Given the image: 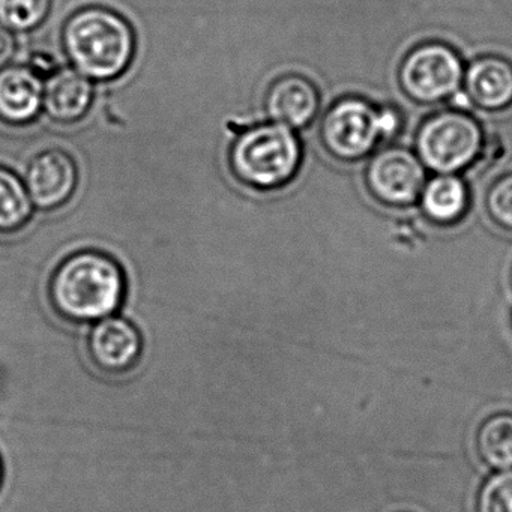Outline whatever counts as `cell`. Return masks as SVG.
I'll list each match as a JSON object with an SVG mask.
<instances>
[{
  "instance_id": "19",
  "label": "cell",
  "mask_w": 512,
  "mask_h": 512,
  "mask_svg": "<svg viewBox=\"0 0 512 512\" xmlns=\"http://www.w3.org/2000/svg\"><path fill=\"white\" fill-rule=\"evenodd\" d=\"M485 205L497 226L512 230V175L502 176L491 185Z\"/></svg>"
},
{
  "instance_id": "15",
  "label": "cell",
  "mask_w": 512,
  "mask_h": 512,
  "mask_svg": "<svg viewBox=\"0 0 512 512\" xmlns=\"http://www.w3.org/2000/svg\"><path fill=\"white\" fill-rule=\"evenodd\" d=\"M476 451L490 469H512L511 413H496L482 422L476 433Z\"/></svg>"
},
{
  "instance_id": "5",
  "label": "cell",
  "mask_w": 512,
  "mask_h": 512,
  "mask_svg": "<svg viewBox=\"0 0 512 512\" xmlns=\"http://www.w3.org/2000/svg\"><path fill=\"white\" fill-rule=\"evenodd\" d=\"M484 148L478 122L458 110L428 118L416 134V155L436 175H457L475 163Z\"/></svg>"
},
{
  "instance_id": "7",
  "label": "cell",
  "mask_w": 512,
  "mask_h": 512,
  "mask_svg": "<svg viewBox=\"0 0 512 512\" xmlns=\"http://www.w3.org/2000/svg\"><path fill=\"white\" fill-rule=\"evenodd\" d=\"M365 181L374 199L383 205L404 208L419 200L427 175L418 155L394 146L382 149L371 158Z\"/></svg>"
},
{
  "instance_id": "9",
  "label": "cell",
  "mask_w": 512,
  "mask_h": 512,
  "mask_svg": "<svg viewBox=\"0 0 512 512\" xmlns=\"http://www.w3.org/2000/svg\"><path fill=\"white\" fill-rule=\"evenodd\" d=\"M88 349L92 362L104 373H127L139 362L142 337L128 320L106 317L92 328Z\"/></svg>"
},
{
  "instance_id": "11",
  "label": "cell",
  "mask_w": 512,
  "mask_h": 512,
  "mask_svg": "<svg viewBox=\"0 0 512 512\" xmlns=\"http://www.w3.org/2000/svg\"><path fill=\"white\" fill-rule=\"evenodd\" d=\"M41 77L23 65L0 68V122L23 127L34 122L43 109Z\"/></svg>"
},
{
  "instance_id": "17",
  "label": "cell",
  "mask_w": 512,
  "mask_h": 512,
  "mask_svg": "<svg viewBox=\"0 0 512 512\" xmlns=\"http://www.w3.org/2000/svg\"><path fill=\"white\" fill-rule=\"evenodd\" d=\"M52 0H0V25L13 32H29L43 25Z\"/></svg>"
},
{
  "instance_id": "18",
  "label": "cell",
  "mask_w": 512,
  "mask_h": 512,
  "mask_svg": "<svg viewBox=\"0 0 512 512\" xmlns=\"http://www.w3.org/2000/svg\"><path fill=\"white\" fill-rule=\"evenodd\" d=\"M476 512H512V469L499 470L482 484Z\"/></svg>"
},
{
  "instance_id": "1",
  "label": "cell",
  "mask_w": 512,
  "mask_h": 512,
  "mask_svg": "<svg viewBox=\"0 0 512 512\" xmlns=\"http://www.w3.org/2000/svg\"><path fill=\"white\" fill-rule=\"evenodd\" d=\"M127 280L113 257L86 250L67 257L53 272L49 296L62 319L74 323L100 322L124 301Z\"/></svg>"
},
{
  "instance_id": "16",
  "label": "cell",
  "mask_w": 512,
  "mask_h": 512,
  "mask_svg": "<svg viewBox=\"0 0 512 512\" xmlns=\"http://www.w3.org/2000/svg\"><path fill=\"white\" fill-rule=\"evenodd\" d=\"M31 197L22 179L7 167L0 166V233L19 232L32 215Z\"/></svg>"
},
{
  "instance_id": "14",
  "label": "cell",
  "mask_w": 512,
  "mask_h": 512,
  "mask_svg": "<svg viewBox=\"0 0 512 512\" xmlns=\"http://www.w3.org/2000/svg\"><path fill=\"white\" fill-rule=\"evenodd\" d=\"M419 205L431 223L451 226L466 214L469 190L457 175H437L425 182Z\"/></svg>"
},
{
  "instance_id": "21",
  "label": "cell",
  "mask_w": 512,
  "mask_h": 512,
  "mask_svg": "<svg viewBox=\"0 0 512 512\" xmlns=\"http://www.w3.org/2000/svg\"><path fill=\"white\" fill-rule=\"evenodd\" d=\"M29 67L40 77H50L56 71V61L46 53H35Z\"/></svg>"
},
{
  "instance_id": "13",
  "label": "cell",
  "mask_w": 512,
  "mask_h": 512,
  "mask_svg": "<svg viewBox=\"0 0 512 512\" xmlns=\"http://www.w3.org/2000/svg\"><path fill=\"white\" fill-rule=\"evenodd\" d=\"M94 101V86L73 68L56 70L44 86L43 109L59 124H74L85 118Z\"/></svg>"
},
{
  "instance_id": "22",
  "label": "cell",
  "mask_w": 512,
  "mask_h": 512,
  "mask_svg": "<svg viewBox=\"0 0 512 512\" xmlns=\"http://www.w3.org/2000/svg\"><path fill=\"white\" fill-rule=\"evenodd\" d=\"M0 482H2V463H0Z\"/></svg>"
},
{
  "instance_id": "10",
  "label": "cell",
  "mask_w": 512,
  "mask_h": 512,
  "mask_svg": "<svg viewBox=\"0 0 512 512\" xmlns=\"http://www.w3.org/2000/svg\"><path fill=\"white\" fill-rule=\"evenodd\" d=\"M320 107L316 86L298 74H287L269 86L265 97V110L275 124L296 130L310 125Z\"/></svg>"
},
{
  "instance_id": "3",
  "label": "cell",
  "mask_w": 512,
  "mask_h": 512,
  "mask_svg": "<svg viewBox=\"0 0 512 512\" xmlns=\"http://www.w3.org/2000/svg\"><path fill=\"white\" fill-rule=\"evenodd\" d=\"M301 161L302 146L295 131L275 122L242 131L229 154L230 169L236 179L262 191L289 184Z\"/></svg>"
},
{
  "instance_id": "4",
  "label": "cell",
  "mask_w": 512,
  "mask_h": 512,
  "mask_svg": "<svg viewBox=\"0 0 512 512\" xmlns=\"http://www.w3.org/2000/svg\"><path fill=\"white\" fill-rule=\"evenodd\" d=\"M397 130V113L380 112L362 98L349 97L332 104L323 116L320 139L332 157L356 161L367 157L380 140Z\"/></svg>"
},
{
  "instance_id": "20",
  "label": "cell",
  "mask_w": 512,
  "mask_h": 512,
  "mask_svg": "<svg viewBox=\"0 0 512 512\" xmlns=\"http://www.w3.org/2000/svg\"><path fill=\"white\" fill-rule=\"evenodd\" d=\"M17 41L13 31L0 25V68L7 67L16 55Z\"/></svg>"
},
{
  "instance_id": "2",
  "label": "cell",
  "mask_w": 512,
  "mask_h": 512,
  "mask_svg": "<svg viewBox=\"0 0 512 512\" xmlns=\"http://www.w3.org/2000/svg\"><path fill=\"white\" fill-rule=\"evenodd\" d=\"M61 40L71 64L91 80L122 76L136 53V37L130 23L104 7L82 8L71 14Z\"/></svg>"
},
{
  "instance_id": "6",
  "label": "cell",
  "mask_w": 512,
  "mask_h": 512,
  "mask_svg": "<svg viewBox=\"0 0 512 512\" xmlns=\"http://www.w3.org/2000/svg\"><path fill=\"white\" fill-rule=\"evenodd\" d=\"M464 67L460 56L442 43L413 49L401 62L398 82L404 94L419 104H437L460 91Z\"/></svg>"
},
{
  "instance_id": "8",
  "label": "cell",
  "mask_w": 512,
  "mask_h": 512,
  "mask_svg": "<svg viewBox=\"0 0 512 512\" xmlns=\"http://www.w3.org/2000/svg\"><path fill=\"white\" fill-rule=\"evenodd\" d=\"M32 205L53 211L68 202L79 184L76 161L62 149H47L29 163L25 178Z\"/></svg>"
},
{
  "instance_id": "12",
  "label": "cell",
  "mask_w": 512,
  "mask_h": 512,
  "mask_svg": "<svg viewBox=\"0 0 512 512\" xmlns=\"http://www.w3.org/2000/svg\"><path fill=\"white\" fill-rule=\"evenodd\" d=\"M467 98L487 112H499L512 104V64L499 56L476 59L464 70Z\"/></svg>"
}]
</instances>
